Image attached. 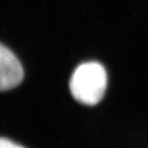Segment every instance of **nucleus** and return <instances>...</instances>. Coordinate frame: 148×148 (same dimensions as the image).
<instances>
[{
	"instance_id": "1",
	"label": "nucleus",
	"mask_w": 148,
	"mask_h": 148,
	"mask_svg": "<svg viewBox=\"0 0 148 148\" xmlns=\"http://www.w3.org/2000/svg\"><path fill=\"white\" fill-rule=\"evenodd\" d=\"M107 87L106 71L97 62L81 63L73 71L70 90L74 99L86 105H95L103 97Z\"/></svg>"
},
{
	"instance_id": "2",
	"label": "nucleus",
	"mask_w": 148,
	"mask_h": 148,
	"mask_svg": "<svg viewBox=\"0 0 148 148\" xmlns=\"http://www.w3.org/2000/svg\"><path fill=\"white\" fill-rule=\"evenodd\" d=\"M23 77L22 63L11 50L0 44V91L17 87L22 83Z\"/></svg>"
},
{
	"instance_id": "3",
	"label": "nucleus",
	"mask_w": 148,
	"mask_h": 148,
	"mask_svg": "<svg viewBox=\"0 0 148 148\" xmlns=\"http://www.w3.org/2000/svg\"><path fill=\"white\" fill-rule=\"evenodd\" d=\"M0 148H24L5 138H0Z\"/></svg>"
}]
</instances>
